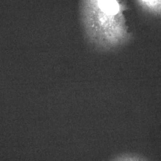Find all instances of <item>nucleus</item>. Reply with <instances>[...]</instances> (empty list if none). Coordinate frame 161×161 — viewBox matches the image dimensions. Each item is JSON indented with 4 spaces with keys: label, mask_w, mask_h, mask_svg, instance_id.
Segmentation results:
<instances>
[{
    "label": "nucleus",
    "mask_w": 161,
    "mask_h": 161,
    "mask_svg": "<svg viewBox=\"0 0 161 161\" xmlns=\"http://www.w3.org/2000/svg\"><path fill=\"white\" fill-rule=\"evenodd\" d=\"M126 4L119 0H81L80 16L90 43L99 49L109 51L132 40L123 12Z\"/></svg>",
    "instance_id": "1"
},
{
    "label": "nucleus",
    "mask_w": 161,
    "mask_h": 161,
    "mask_svg": "<svg viewBox=\"0 0 161 161\" xmlns=\"http://www.w3.org/2000/svg\"><path fill=\"white\" fill-rule=\"evenodd\" d=\"M145 9L154 13L161 14V0H138Z\"/></svg>",
    "instance_id": "2"
}]
</instances>
